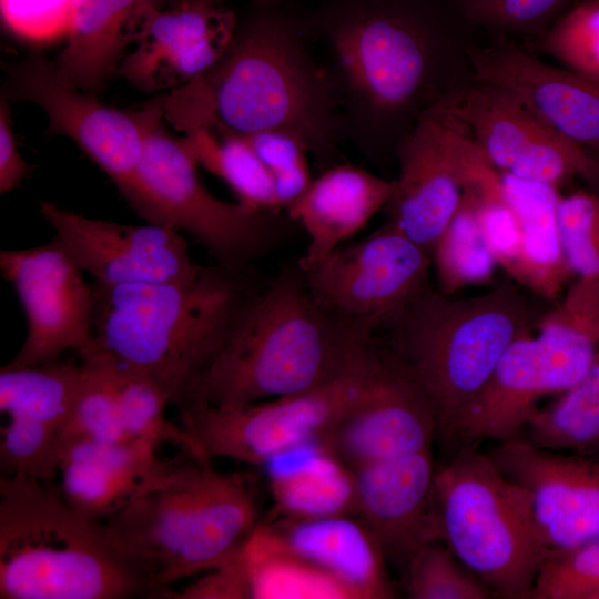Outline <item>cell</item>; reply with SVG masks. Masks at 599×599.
I'll list each match as a JSON object with an SVG mask.
<instances>
[{
	"mask_svg": "<svg viewBox=\"0 0 599 599\" xmlns=\"http://www.w3.org/2000/svg\"><path fill=\"white\" fill-rule=\"evenodd\" d=\"M254 479L185 453L103 521L150 597L163 598L242 547L261 521Z\"/></svg>",
	"mask_w": 599,
	"mask_h": 599,
	"instance_id": "cell-4",
	"label": "cell"
},
{
	"mask_svg": "<svg viewBox=\"0 0 599 599\" xmlns=\"http://www.w3.org/2000/svg\"><path fill=\"white\" fill-rule=\"evenodd\" d=\"M243 136L271 173L285 210L313 181L308 166L309 150L300 139L284 132L264 131Z\"/></svg>",
	"mask_w": 599,
	"mask_h": 599,
	"instance_id": "cell-41",
	"label": "cell"
},
{
	"mask_svg": "<svg viewBox=\"0 0 599 599\" xmlns=\"http://www.w3.org/2000/svg\"><path fill=\"white\" fill-rule=\"evenodd\" d=\"M535 306L510 282L454 298L428 285L392 323L396 358L428 397L437 434L453 439L458 420L507 348L534 332Z\"/></svg>",
	"mask_w": 599,
	"mask_h": 599,
	"instance_id": "cell-6",
	"label": "cell"
},
{
	"mask_svg": "<svg viewBox=\"0 0 599 599\" xmlns=\"http://www.w3.org/2000/svg\"><path fill=\"white\" fill-rule=\"evenodd\" d=\"M372 349L335 379L313 389L237 406H200L181 414V426L211 458L265 465L273 457L322 440L380 372Z\"/></svg>",
	"mask_w": 599,
	"mask_h": 599,
	"instance_id": "cell-11",
	"label": "cell"
},
{
	"mask_svg": "<svg viewBox=\"0 0 599 599\" xmlns=\"http://www.w3.org/2000/svg\"><path fill=\"white\" fill-rule=\"evenodd\" d=\"M440 540L496 596L531 597L546 558L525 488L488 454L467 448L436 469Z\"/></svg>",
	"mask_w": 599,
	"mask_h": 599,
	"instance_id": "cell-7",
	"label": "cell"
},
{
	"mask_svg": "<svg viewBox=\"0 0 599 599\" xmlns=\"http://www.w3.org/2000/svg\"><path fill=\"white\" fill-rule=\"evenodd\" d=\"M377 327L325 308L302 270L283 273L247 298L186 412L244 405L326 384L373 349Z\"/></svg>",
	"mask_w": 599,
	"mask_h": 599,
	"instance_id": "cell-1",
	"label": "cell"
},
{
	"mask_svg": "<svg viewBox=\"0 0 599 599\" xmlns=\"http://www.w3.org/2000/svg\"><path fill=\"white\" fill-rule=\"evenodd\" d=\"M394 181L351 164L333 165L313 179L285 210L308 236L298 267L307 270L362 230L390 199Z\"/></svg>",
	"mask_w": 599,
	"mask_h": 599,
	"instance_id": "cell-25",
	"label": "cell"
},
{
	"mask_svg": "<svg viewBox=\"0 0 599 599\" xmlns=\"http://www.w3.org/2000/svg\"><path fill=\"white\" fill-rule=\"evenodd\" d=\"M9 88L16 98L40 106L49 119V131L70 138L120 192L130 183L159 108L156 101L135 112L106 106L65 80L54 62L42 57L13 65Z\"/></svg>",
	"mask_w": 599,
	"mask_h": 599,
	"instance_id": "cell-16",
	"label": "cell"
},
{
	"mask_svg": "<svg viewBox=\"0 0 599 599\" xmlns=\"http://www.w3.org/2000/svg\"><path fill=\"white\" fill-rule=\"evenodd\" d=\"M430 266V252L388 221L302 272L325 308L380 326L393 323L429 285Z\"/></svg>",
	"mask_w": 599,
	"mask_h": 599,
	"instance_id": "cell-14",
	"label": "cell"
},
{
	"mask_svg": "<svg viewBox=\"0 0 599 599\" xmlns=\"http://www.w3.org/2000/svg\"><path fill=\"white\" fill-rule=\"evenodd\" d=\"M599 595V538L548 555L531 599H596Z\"/></svg>",
	"mask_w": 599,
	"mask_h": 599,
	"instance_id": "cell-40",
	"label": "cell"
},
{
	"mask_svg": "<svg viewBox=\"0 0 599 599\" xmlns=\"http://www.w3.org/2000/svg\"><path fill=\"white\" fill-rule=\"evenodd\" d=\"M505 196L519 223V246L507 273L546 300H554L572 274L566 261L559 225V189L501 173Z\"/></svg>",
	"mask_w": 599,
	"mask_h": 599,
	"instance_id": "cell-27",
	"label": "cell"
},
{
	"mask_svg": "<svg viewBox=\"0 0 599 599\" xmlns=\"http://www.w3.org/2000/svg\"><path fill=\"white\" fill-rule=\"evenodd\" d=\"M150 597L103 521L71 505L47 481L0 479L1 599Z\"/></svg>",
	"mask_w": 599,
	"mask_h": 599,
	"instance_id": "cell-5",
	"label": "cell"
},
{
	"mask_svg": "<svg viewBox=\"0 0 599 599\" xmlns=\"http://www.w3.org/2000/svg\"><path fill=\"white\" fill-rule=\"evenodd\" d=\"M353 474L355 515L386 557L406 565L426 544L440 540L430 449L376 461Z\"/></svg>",
	"mask_w": 599,
	"mask_h": 599,
	"instance_id": "cell-22",
	"label": "cell"
},
{
	"mask_svg": "<svg viewBox=\"0 0 599 599\" xmlns=\"http://www.w3.org/2000/svg\"><path fill=\"white\" fill-rule=\"evenodd\" d=\"M74 0H0L3 23L18 38L50 43L67 38Z\"/></svg>",
	"mask_w": 599,
	"mask_h": 599,
	"instance_id": "cell-42",
	"label": "cell"
},
{
	"mask_svg": "<svg viewBox=\"0 0 599 599\" xmlns=\"http://www.w3.org/2000/svg\"><path fill=\"white\" fill-rule=\"evenodd\" d=\"M406 592L412 599H489L494 596L441 540L426 544L406 564Z\"/></svg>",
	"mask_w": 599,
	"mask_h": 599,
	"instance_id": "cell-35",
	"label": "cell"
},
{
	"mask_svg": "<svg viewBox=\"0 0 599 599\" xmlns=\"http://www.w3.org/2000/svg\"><path fill=\"white\" fill-rule=\"evenodd\" d=\"M517 338L460 416L456 437L468 443L519 438L541 398L560 394L590 368L599 346L585 316L564 301Z\"/></svg>",
	"mask_w": 599,
	"mask_h": 599,
	"instance_id": "cell-10",
	"label": "cell"
},
{
	"mask_svg": "<svg viewBox=\"0 0 599 599\" xmlns=\"http://www.w3.org/2000/svg\"><path fill=\"white\" fill-rule=\"evenodd\" d=\"M202 1H207V2H220L221 0H202Z\"/></svg>",
	"mask_w": 599,
	"mask_h": 599,
	"instance_id": "cell-47",
	"label": "cell"
},
{
	"mask_svg": "<svg viewBox=\"0 0 599 599\" xmlns=\"http://www.w3.org/2000/svg\"><path fill=\"white\" fill-rule=\"evenodd\" d=\"M294 554L337 579L352 599L394 597L385 568V554L367 526L352 515L315 519L278 516L264 522Z\"/></svg>",
	"mask_w": 599,
	"mask_h": 599,
	"instance_id": "cell-24",
	"label": "cell"
},
{
	"mask_svg": "<svg viewBox=\"0 0 599 599\" xmlns=\"http://www.w3.org/2000/svg\"><path fill=\"white\" fill-rule=\"evenodd\" d=\"M493 169L487 165L467 185L459 207L432 248V265L444 294L488 282L498 266L478 219L479 183Z\"/></svg>",
	"mask_w": 599,
	"mask_h": 599,
	"instance_id": "cell-32",
	"label": "cell"
},
{
	"mask_svg": "<svg viewBox=\"0 0 599 599\" xmlns=\"http://www.w3.org/2000/svg\"><path fill=\"white\" fill-rule=\"evenodd\" d=\"M590 457H595L599 459V450L593 456H590Z\"/></svg>",
	"mask_w": 599,
	"mask_h": 599,
	"instance_id": "cell-48",
	"label": "cell"
},
{
	"mask_svg": "<svg viewBox=\"0 0 599 599\" xmlns=\"http://www.w3.org/2000/svg\"><path fill=\"white\" fill-rule=\"evenodd\" d=\"M586 319L599 346V301L589 303L585 308Z\"/></svg>",
	"mask_w": 599,
	"mask_h": 599,
	"instance_id": "cell-45",
	"label": "cell"
},
{
	"mask_svg": "<svg viewBox=\"0 0 599 599\" xmlns=\"http://www.w3.org/2000/svg\"><path fill=\"white\" fill-rule=\"evenodd\" d=\"M397 155L389 221L432 254L467 185L489 162L440 98L419 112Z\"/></svg>",
	"mask_w": 599,
	"mask_h": 599,
	"instance_id": "cell-13",
	"label": "cell"
},
{
	"mask_svg": "<svg viewBox=\"0 0 599 599\" xmlns=\"http://www.w3.org/2000/svg\"><path fill=\"white\" fill-rule=\"evenodd\" d=\"M265 466L278 516L315 519L355 515L354 474L322 440L295 446Z\"/></svg>",
	"mask_w": 599,
	"mask_h": 599,
	"instance_id": "cell-28",
	"label": "cell"
},
{
	"mask_svg": "<svg viewBox=\"0 0 599 599\" xmlns=\"http://www.w3.org/2000/svg\"><path fill=\"white\" fill-rule=\"evenodd\" d=\"M175 122L241 135L284 132L321 159L334 148V93L298 35L272 18L236 31L205 75L162 95Z\"/></svg>",
	"mask_w": 599,
	"mask_h": 599,
	"instance_id": "cell-3",
	"label": "cell"
},
{
	"mask_svg": "<svg viewBox=\"0 0 599 599\" xmlns=\"http://www.w3.org/2000/svg\"><path fill=\"white\" fill-rule=\"evenodd\" d=\"M81 361L80 387L61 438L81 437L113 444L136 441L122 422L111 363L94 354L82 356Z\"/></svg>",
	"mask_w": 599,
	"mask_h": 599,
	"instance_id": "cell-34",
	"label": "cell"
},
{
	"mask_svg": "<svg viewBox=\"0 0 599 599\" xmlns=\"http://www.w3.org/2000/svg\"><path fill=\"white\" fill-rule=\"evenodd\" d=\"M488 456L527 490L546 557L599 538L598 458L538 448L520 437Z\"/></svg>",
	"mask_w": 599,
	"mask_h": 599,
	"instance_id": "cell-18",
	"label": "cell"
},
{
	"mask_svg": "<svg viewBox=\"0 0 599 599\" xmlns=\"http://www.w3.org/2000/svg\"><path fill=\"white\" fill-rule=\"evenodd\" d=\"M592 152H593V154L596 155V158H597L598 161H599V151H592Z\"/></svg>",
	"mask_w": 599,
	"mask_h": 599,
	"instance_id": "cell-46",
	"label": "cell"
},
{
	"mask_svg": "<svg viewBox=\"0 0 599 599\" xmlns=\"http://www.w3.org/2000/svg\"><path fill=\"white\" fill-rule=\"evenodd\" d=\"M28 164L19 152L10 123L8 103L0 106V193H7L21 184L28 174Z\"/></svg>",
	"mask_w": 599,
	"mask_h": 599,
	"instance_id": "cell-44",
	"label": "cell"
},
{
	"mask_svg": "<svg viewBox=\"0 0 599 599\" xmlns=\"http://www.w3.org/2000/svg\"><path fill=\"white\" fill-rule=\"evenodd\" d=\"M163 0H74L67 44L54 62L75 87L100 89L134 43L150 11Z\"/></svg>",
	"mask_w": 599,
	"mask_h": 599,
	"instance_id": "cell-26",
	"label": "cell"
},
{
	"mask_svg": "<svg viewBox=\"0 0 599 599\" xmlns=\"http://www.w3.org/2000/svg\"><path fill=\"white\" fill-rule=\"evenodd\" d=\"M0 270L27 319L26 338L6 366L49 363L69 349L80 355L89 347L92 283L85 282L84 272L54 237L33 247L2 250Z\"/></svg>",
	"mask_w": 599,
	"mask_h": 599,
	"instance_id": "cell-15",
	"label": "cell"
},
{
	"mask_svg": "<svg viewBox=\"0 0 599 599\" xmlns=\"http://www.w3.org/2000/svg\"><path fill=\"white\" fill-rule=\"evenodd\" d=\"M82 365L53 361L0 370V410L6 417L24 418L60 434L74 405Z\"/></svg>",
	"mask_w": 599,
	"mask_h": 599,
	"instance_id": "cell-31",
	"label": "cell"
},
{
	"mask_svg": "<svg viewBox=\"0 0 599 599\" xmlns=\"http://www.w3.org/2000/svg\"><path fill=\"white\" fill-rule=\"evenodd\" d=\"M40 213L79 267L103 285L156 284L194 277L197 264L179 231L91 219L51 202Z\"/></svg>",
	"mask_w": 599,
	"mask_h": 599,
	"instance_id": "cell-17",
	"label": "cell"
},
{
	"mask_svg": "<svg viewBox=\"0 0 599 599\" xmlns=\"http://www.w3.org/2000/svg\"><path fill=\"white\" fill-rule=\"evenodd\" d=\"M163 118L159 104L134 175L120 193L148 223L184 231L219 265L243 271L270 246L273 213L212 195L202 184L197 163L182 139H173L162 130Z\"/></svg>",
	"mask_w": 599,
	"mask_h": 599,
	"instance_id": "cell-9",
	"label": "cell"
},
{
	"mask_svg": "<svg viewBox=\"0 0 599 599\" xmlns=\"http://www.w3.org/2000/svg\"><path fill=\"white\" fill-rule=\"evenodd\" d=\"M469 60L473 80L507 90L564 138L599 151V81L549 65L505 37Z\"/></svg>",
	"mask_w": 599,
	"mask_h": 599,
	"instance_id": "cell-21",
	"label": "cell"
},
{
	"mask_svg": "<svg viewBox=\"0 0 599 599\" xmlns=\"http://www.w3.org/2000/svg\"><path fill=\"white\" fill-rule=\"evenodd\" d=\"M439 98L498 172L558 189L578 176L599 192L593 152L557 133L507 90L474 80Z\"/></svg>",
	"mask_w": 599,
	"mask_h": 599,
	"instance_id": "cell-12",
	"label": "cell"
},
{
	"mask_svg": "<svg viewBox=\"0 0 599 599\" xmlns=\"http://www.w3.org/2000/svg\"><path fill=\"white\" fill-rule=\"evenodd\" d=\"M596 599H599V595L597 596V598H596Z\"/></svg>",
	"mask_w": 599,
	"mask_h": 599,
	"instance_id": "cell-49",
	"label": "cell"
},
{
	"mask_svg": "<svg viewBox=\"0 0 599 599\" xmlns=\"http://www.w3.org/2000/svg\"><path fill=\"white\" fill-rule=\"evenodd\" d=\"M435 435L437 420L428 397L393 358L322 441L354 471L430 449Z\"/></svg>",
	"mask_w": 599,
	"mask_h": 599,
	"instance_id": "cell-20",
	"label": "cell"
},
{
	"mask_svg": "<svg viewBox=\"0 0 599 599\" xmlns=\"http://www.w3.org/2000/svg\"><path fill=\"white\" fill-rule=\"evenodd\" d=\"M167 461L156 447L136 440L103 443L81 437L60 439L59 491L83 515L104 521L160 475Z\"/></svg>",
	"mask_w": 599,
	"mask_h": 599,
	"instance_id": "cell-23",
	"label": "cell"
},
{
	"mask_svg": "<svg viewBox=\"0 0 599 599\" xmlns=\"http://www.w3.org/2000/svg\"><path fill=\"white\" fill-rule=\"evenodd\" d=\"M183 132V144L196 163L222 179L238 202L267 213L283 209L271 173L243 135L214 125Z\"/></svg>",
	"mask_w": 599,
	"mask_h": 599,
	"instance_id": "cell-30",
	"label": "cell"
},
{
	"mask_svg": "<svg viewBox=\"0 0 599 599\" xmlns=\"http://www.w3.org/2000/svg\"><path fill=\"white\" fill-rule=\"evenodd\" d=\"M252 599H352L333 576L294 554L260 521L242 546Z\"/></svg>",
	"mask_w": 599,
	"mask_h": 599,
	"instance_id": "cell-29",
	"label": "cell"
},
{
	"mask_svg": "<svg viewBox=\"0 0 599 599\" xmlns=\"http://www.w3.org/2000/svg\"><path fill=\"white\" fill-rule=\"evenodd\" d=\"M580 0H457L467 22L505 35L545 33Z\"/></svg>",
	"mask_w": 599,
	"mask_h": 599,
	"instance_id": "cell-39",
	"label": "cell"
},
{
	"mask_svg": "<svg viewBox=\"0 0 599 599\" xmlns=\"http://www.w3.org/2000/svg\"><path fill=\"white\" fill-rule=\"evenodd\" d=\"M236 31L234 13L217 2L158 6L144 19L118 73L146 93L172 91L209 73Z\"/></svg>",
	"mask_w": 599,
	"mask_h": 599,
	"instance_id": "cell-19",
	"label": "cell"
},
{
	"mask_svg": "<svg viewBox=\"0 0 599 599\" xmlns=\"http://www.w3.org/2000/svg\"><path fill=\"white\" fill-rule=\"evenodd\" d=\"M242 272L217 264L179 282H93L92 337L80 357L101 355L150 377L186 412L252 294Z\"/></svg>",
	"mask_w": 599,
	"mask_h": 599,
	"instance_id": "cell-2",
	"label": "cell"
},
{
	"mask_svg": "<svg viewBox=\"0 0 599 599\" xmlns=\"http://www.w3.org/2000/svg\"><path fill=\"white\" fill-rule=\"evenodd\" d=\"M163 598L252 599V590L242 556V547L217 566L200 573V577L195 578L180 591L167 590Z\"/></svg>",
	"mask_w": 599,
	"mask_h": 599,
	"instance_id": "cell-43",
	"label": "cell"
},
{
	"mask_svg": "<svg viewBox=\"0 0 599 599\" xmlns=\"http://www.w3.org/2000/svg\"><path fill=\"white\" fill-rule=\"evenodd\" d=\"M61 434L44 425L7 417L1 427L0 466L4 476L26 475L50 483L57 477Z\"/></svg>",
	"mask_w": 599,
	"mask_h": 599,
	"instance_id": "cell-38",
	"label": "cell"
},
{
	"mask_svg": "<svg viewBox=\"0 0 599 599\" xmlns=\"http://www.w3.org/2000/svg\"><path fill=\"white\" fill-rule=\"evenodd\" d=\"M451 14L427 0H378L343 17L329 41L352 106L373 123L408 111L428 88Z\"/></svg>",
	"mask_w": 599,
	"mask_h": 599,
	"instance_id": "cell-8",
	"label": "cell"
},
{
	"mask_svg": "<svg viewBox=\"0 0 599 599\" xmlns=\"http://www.w3.org/2000/svg\"><path fill=\"white\" fill-rule=\"evenodd\" d=\"M104 358L111 363L122 422L131 438L156 448L164 443L173 444L199 459L210 461L182 426H175L166 418L165 410L171 402L154 380Z\"/></svg>",
	"mask_w": 599,
	"mask_h": 599,
	"instance_id": "cell-33",
	"label": "cell"
},
{
	"mask_svg": "<svg viewBox=\"0 0 599 599\" xmlns=\"http://www.w3.org/2000/svg\"><path fill=\"white\" fill-rule=\"evenodd\" d=\"M540 49L568 69L599 81V0H580L540 35Z\"/></svg>",
	"mask_w": 599,
	"mask_h": 599,
	"instance_id": "cell-36",
	"label": "cell"
},
{
	"mask_svg": "<svg viewBox=\"0 0 599 599\" xmlns=\"http://www.w3.org/2000/svg\"><path fill=\"white\" fill-rule=\"evenodd\" d=\"M558 225L572 274L599 290V195L590 190L561 195Z\"/></svg>",
	"mask_w": 599,
	"mask_h": 599,
	"instance_id": "cell-37",
	"label": "cell"
}]
</instances>
